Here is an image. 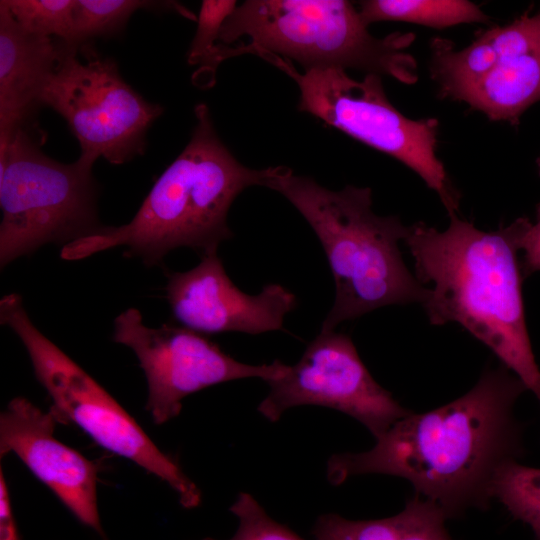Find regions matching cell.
Listing matches in <instances>:
<instances>
[{"label": "cell", "mask_w": 540, "mask_h": 540, "mask_svg": "<svg viewBox=\"0 0 540 540\" xmlns=\"http://www.w3.org/2000/svg\"><path fill=\"white\" fill-rule=\"evenodd\" d=\"M430 48L431 78L442 98L512 125L540 101V12L482 31L461 50L439 37Z\"/></svg>", "instance_id": "cell-10"}, {"label": "cell", "mask_w": 540, "mask_h": 540, "mask_svg": "<svg viewBox=\"0 0 540 540\" xmlns=\"http://www.w3.org/2000/svg\"><path fill=\"white\" fill-rule=\"evenodd\" d=\"M439 231L423 222L408 226L403 242L416 278L431 283L422 304L433 325L455 322L488 346L540 402V370L532 351L521 292V237L530 223L518 218L486 232L449 214Z\"/></svg>", "instance_id": "cell-2"}, {"label": "cell", "mask_w": 540, "mask_h": 540, "mask_svg": "<svg viewBox=\"0 0 540 540\" xmlns=\"http://www.w3.org/2000/svg\"><path fill=\"white\" fill-rule=\"evenodd\" d=\"M271 62L292 77L300 91L298 109L350 137L397 159L440 197L448 214L456 213L459 196L436 154L438 121L413 120L388 100L381 76L355 80L342 69L299 73L291 61L272 56Z\"/></svg>", "instance_id": "cell-8"}, {"label": "cell", "mask_w": 540, "mask_h": 540, "mask_svg": "<svg viewBox=\"0 0 540 540\" xmlns=\"http://www.w3.org/2000/svg\"><path fill=\"white\" fill-rule=\"evenodd\" d=\"M237 7L234 0H204L197 18V29L188 50L191 65L202 64L213 52L226 19Z\"/></svg>", "instance_id": "cell-22"}, {"label": "cell", "mask_w": 540, "mask_h": 540, "mask_svg": "<svg viewBox=\"0 0 540 540\" xmlns=\"http://www.w3.org/2000/svg\"><path fill=\"white\" fill-rule=\"evenodd\" d=\"M415 38L411 32L373 36L345 0H248L226 19L200 71L214 79L223 60L252 53L296 61L304 71L350 68L414 84L417 62L407 49Z\"/></svg>", "instance_id": "cell-5"}, {"label": "cell", "mask_w": 540, "mask_h": 540, "mask_svg": "<svg viewBox=\"0 0 540 540\" xmlns=\"http://www.w3.org/2000/svg\"><path fill=\"white\" fill-rule=\"evenodd\" d=\"M265 187L282 194L316 233L335 282L321 331L393 304L426 301L429 289L406 267L399 242L408 226L372 210L368 187L330 190L285 166L269 167Z\"/></svg>", "instance_id": "cell-4"}, {"label": "cell", "mask_w": 540, "mask_h": 540, "mask_svg": "<svg viewBox=\"0 0 540 540\" xmlns=\"http://www.w3.org/2000/svg\"><path fill=\"white\" fill-rule=\"evenodd\" d=\"M0 540H21L2 469L0 471Z\"/></svg>", "instance_id": "cell-24"}, {"label": "cell", "mask_w": 540, "mask_h": 540, "mask_svg": "<svg viewBox=\"0 0 540 540\" xmlns=\"http://www.w3.org/2000/svg\"><path fill=\"white\" fill-rule=\"evenodd\" d=\"M266 382L257 410L271 422L290 408L317 405L353 417L378 438L410 414L374 380L351 338L334 331H320L296 364Z\"/></svg>", "instance_id": "cell-12"}, {"label": "cell", "mask_w": 540, "mask_h": 540, "mask_svg": "<svg viewBox=\"0 0 540 540\" xmlns=\"http://www.w3.org/2000/svg\"><path fill=\"white\" fill-rule=\"evenodd\" d=\"M366 25L398 21L443 29L463 23H487L489 17L467 0H366L359 4Z\"/></svg>", "instance_id": "cell-17"}, {"label": "cell", "mask_w": 540, "mask_h": 540, "mask_svg": "<svg viewBox=\"0 0 540 540\" xmlns=\"http://www.w3.org/2000/svg\"><path fill=\"white\" fill-rule=\"evenodd\" d=\"M537 165H538V170H539V175H540V158H538L537 160Z\"/></svg>", "instance_id": "cell-25"}, {"label": "cell", "mask_w": 540, "mask_h": 540, "mask_svg": "<svg viewBox=\"0 0 540 540\" xmlns=\"http://www.w3.org/2000/svg\"><path fill=\"white\" fill-rule=\"evenodd\" d=\"M113 340L137 356L148 385L146 409L156 424L177 417L183 399L192 393L242 378L269 381L289 367L280 360L261 365L239 362L203 334L183 326L147 327L136 308L115 318Z\"/></svg>", "instance_id": "cell-11"}, {"label": "cell", "mask_w": 540, "mask_h": 540, "mask_svg": "<svg viewBox=\"0 0 540 540\" xmlns=\"http://www.w3.org/2000/svg\"><path fill=\"white\" fill-rule=\"evenodd\" d=\"M493 497L540 540V468L524 466L516 460L507 463L496 477Z\"/></svg>", "instance_id": "cell-19"}, {"label": "cell", "mask_w": 540, "mask_h": 540, "mask_svg": "<svg viewBox=\"0 0 540 540\" xmlns=\"http://www.w3.org/2000/svg\"><path fill=\"white\" fill-rule=\"evenodd\" d=\"M525 390L506 367L486 370L465 395L401 418L371 449L333 454L327 480L340 485L357 475H393L408 480L448 518L486 509L499 471L522 453L513 408Z\"/></svg>", "instance_id": "cell-1"}, {"label": "cell", "mask_w": 540, "mask_h": 540, "mask_svg": "<svg viewBox=\"0 0 540 540\" xmlns=\"http://www.w3.org/2000/svg\"><path fill=\"white\" fill-rule=\"evenodd\" d=\"M21 29L70 45L75 0H1Z\"/></svg>", "instance_id": "cell-20"}, {"label": "cell", "mask_w": 540, "mask_h": 540, "mask_svg": "<svg viewBox=\"0 0 540 540\" xmlns=\"http://www.w3.org/2000/svg\"><path fill=\"white\" fill-rule=\"evenodd\" d=\"M173 9L194 19L195 16L172 2L146 0H75L70 46L80 49L95 37L113 36L122 30L139 9Z\"/></svg>", "instance_id": "cell-18"}, {"label": "cell", "mask_w": 540, "mask_h": 540, "mask_svg": "<svg viewBox=\"0 0 540 540\" xmlns=\"http://www.w3.org/2000/svg\"><path fill=\"white\" fill-rule=\"evenodd\" d=\"M0 321L25 346L36 378L53 400L51 410L59 421L74 422L99 446L167 482L183 507L199 505L198 486L99 383L38 330L19 294L10 293L1 299Z\"/></svg>", "instance_id": "cell-7"}, {"label": "cell", "mask_w": 540, "mask_h": 540, "mask_svg": "<svg viewBox=\"0 0 540 540\" xmlns=\"http://www.w3.org/2000/svg\"><path fill=\"white\" fill-rule=\"evenodd\" d=\"M520 250L524 253L521 262L523 275L528 276L540 271V204L537 208L536 223L530 222L521 237Z\"/></svg>", "instance_id": "cell-23"}, {"label": "cell", "mask_w": 540, "mask_h": 540, "mask_svg": "<svg viewBox=\"0 0 540 540\" xmlns=\"http://www.w3.org/2000/svg\"><path fill=\"white\" fill-rule=\"evenodd\" d=\"M190 141L156 180L133 219L122 226L102 227L61 249L68 261L87 258L118 246L146 265L160 262L171 250L189 247L201 256L217 253L232 237L229 209L247 187L265 186L269 167L241 164L218 137L209 109L195 107Z\"/></svg>", "instance_id": "cell-3"}, {"label": "cell", "mask_w": 540, "mask_h": 540, "mask_svg": "<svg viewBox=\"0 0 540 540\" xmlns=\"http://www.w3.org/2000/svg\"><path fill=\"white\" fill-rule=\"evenodd\" d=\"M43 139L17 128L0 152V266L47 243L66 244L98 231L93 164H65L43 153Z\"/></svg>", "instance_id": "cell-6"}, {"label": "cell", "mask_w": 540, "mask_h": 540, "mask_svg": "<svg viewBox=\"0 0 540 540\" xmlns=\"http://www.w3.org/2000/svg\"><path fill=\"white\" fill-rule=\"evenodd\" d=\"M58 418L23 397L0 416V455L12 452L84 525L102 537L97 507V466L54 437Z\"/></svg>", "instance_id": "cell-14"}, {"label": "cell", "mask_w": 540, "mask_h": 540, "mask_svg": "<svg viewBox=\"0 0 540 540\" xmlns=\"http://www.w3.org/2000/svg\"><path fill=\"white\" fill-rule=\"evenodd\" d=\"M230 511L238 518L239 525L235 534L228 540H305L271 518L249 493H239ZM201 540L216 539L206 537Z\"/></svg>", "instance_id": "cell-21"}, {"label": "cell", "mask_w": 540, "mask_h": 540, "mask_svg": "<svg viewBox=\"0 0 540 540\" xmlns=\"http://www.w3.org/2000/svg\"><path fill=\"white\" fill-rule=\"evenodd\" d=\"M60 41L25 32L0 1V152L40 103Z\"/></svg>", "instance_id": "cell-15"}, {"label": "cell", "mask_w": 540, "mask_h": 540, "mask_svg": "<svg viewBox=\"0 0 540 540\" xmlns=\"http://www.w3.org/2000/svg\"><path fill=\"white\" fill-rule=\"evenodd\" d=\"M60 114L79 141L80 158L102 157L114 165L144 153L146 133L163 113L121 77L113 59L101 58L88 44L60 41V54L40 96Z\"/></svg>", "instance_id": "cell-9"}, {"label": "cell", "mask_w": 540, "mask_h": 540, "mask_svg": "<svg viewBox=\"0 0 540 540\" xmlns=\"http://www.w3.org/2000/svg\"><path fill=\"white\" fill-rule=\"evenodd\" d=\"M166 297L174 318L200 334L282 330L285 316L297 304L280 284H267L257 295L241 291L228 277L217 253L205 255L185 272L168 277Z\"/></svg>", "instance_id": "cell-13"}, {"label": "cell", "mask_w": 540, "mask_h": 540, "mask_svg": "<svg viewBox=\"0 0 540 540\" xmlns=\"http://www.w3.org/2000/svg\"><path fill=\"white\" fill-rule=\"evenodd\" d=\"M447 518L440 506L416 494L388 518L350 520L323 514L312 533L315 540H454L445 527Z\"/></svg>", "instance_id": "cell-16"}]
</instances>
